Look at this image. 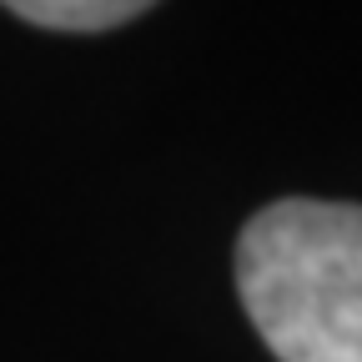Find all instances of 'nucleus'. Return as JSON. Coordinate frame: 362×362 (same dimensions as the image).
<instances>
[{"label": "nucleus", "instance_id": "obj_1", "mask_svg": "<svg viewBox=\"0 0 362 362\" xmlns=\"http://www.w3.org/2000/svg\"><path fill=\"white\" fill-rule=\"evenodd\" d=\"M237 292L277 362H362V206H262L237 237Z\"/></svg>", "mask_w": 362, "mask_h": 362}, {"label": "nucleus", "instance_id": "obj_2", "mask_svg": "<svg viewBox=\"0 0 362 362\" xmlns=\"http://www.w3.org/2000/svg\"><path fill=\"white\" fill-rule=\"evenodd\" d=\"M11 16L40 30H66V35H96L116 30L136 16H146L156 0H0Z\"/></svg>", "mask_w": 362, "mask_h": 362}]
</instances>
